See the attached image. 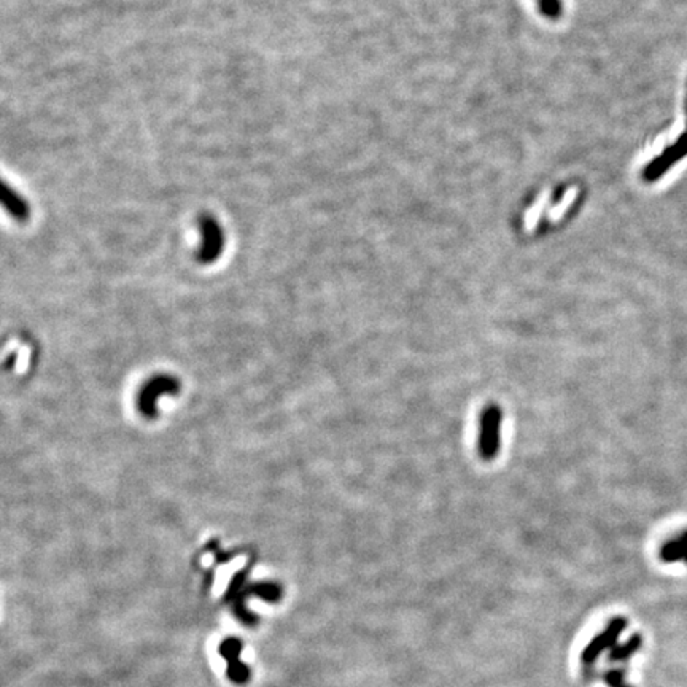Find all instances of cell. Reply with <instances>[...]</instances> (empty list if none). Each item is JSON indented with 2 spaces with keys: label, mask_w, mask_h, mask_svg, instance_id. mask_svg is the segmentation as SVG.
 I'll return each mask as SVG.
<instances>
[{
  "label": "cell",
  "mask_w": 687,
  "mask_h": 687,
  "mask_svg": "<svg viewBox=\"0 0 687 687\" xmlns=\"http://www.w3.org/2000/svg\"><path fill=\"white\" fill-rule=\"evenodd\" d=\"M537 4L541 15L547 19H559L564 13L561 0H537Z\"/></svg>",
  "instance_id": "cell-8"
},
{
  "label": "cell",
  "mask_w": 687,
  "mask_h": 687,
  "mask_svg": "<svg viewBox=\"0 0 687 687\" xmlns=\"http://www.w3.org/2000/svg\"><path fill=\"white\" fill-rule=\"evenodd\" d=\"M686 110H687V99H686ZM686 155H687V128L684 134L679 137V141L675 145H671V147L666 148L659 158H656L652 163L647 164L643 172V178L646 182L659 180V177L666 174V172L673 167V164L681 161Z\"/></svg>",
  "instance_id": "cell-3"
},
{
  "label": "cell",
  "mask_w": 687,
  "mask_h": 687,
  "mask_svg": "<svg viewBox=\"0 0 687 687\" xmlns=\"http://www.w3.org/2000/svg\"><path fill=\"white\" fill-rule=\"evenodd\" d=\"M662 556L669 561H687V530L673 534L662 546Z\"/></svg>",
  "instance_id": "cell-5"
},
{
  "label": "cell",
  "mask_w": 687,
  "mask_h": 687,
  "mask_svg": "<svg viewBox=\"0 0 687 687\" xmlns=\"http://www.w3.org/2000/svg\"><path fill=\"white\" fill-rule=\"evenodd\" d=\"M242 649H243V644H242L239 638H228L221 643L220 654L228 664H231V662H236V660L241 659Z\"/></svg>",
  "instance_id": "cell-6"
},
{
  "label": "cell",
  "mask_w": 687,
  "mask_h": 687,
  "mask_svg": "<svg viewBox=\"0 0 687 687\" xmlns=\"http://www.w3.org/2000/svg\"><path fill=\"white\" fill-rule=\"evenodd\" d=\"M180 380L170 374H155L138 387L136 395V407L145 419L158 417V401L163 396H175L180 393Z\"/></svg>",
  "instance_id": "cell-1"
},
{
  "label": "cell",
  "mask_w": 687,
  "mask_h": 687,
  "mask_svg": "<svg viewBox=\"0 0 687 687\" xmlns=\"http://www.w3.org/2000/svg\"><path fill=\"white\" fill-rule=\"evenodd\" d=\"M0 207L19 223H26L31 218L29 202L2 178H0Z\"/></svg>",
  "instance_id": "cell-4"
},
{
  "label": "cell",
  "mask_w": 687,
  "mask_h": 687,
  "mask_svg": "<svg viewBox=\"0 0 687 687\" xmlns=\"http://www.w3.org/2000/svg\"><path fill=\"white\" fill-rule=\"evenodd\" d=\"M228 678L236 684L247 683L250 679V669L241 659L236 660V662L228 664Z\"/></svg>",
  "instance_id": "cell-7"
},
{
  "label": "cell",
  "mask_w": 687,
  "mask_h": 687,
  "mask_svg": "<svg viewBox=\"0 0 687 687\" xmlns=\"http://www.w3.org/2000/svg\"><path fill=\"white\" fill-rule=\"evenodd\" d=\"M201 247L197 250V261L202 264H212L221 256L226 243L224 231L220 221L212 215H202L199 220Z\"/></svg>",
  "instance_id": "cell-2"
},
{
  "label": "cell",
  "mask_w": 687,
  "mask_h": 687,
  "mask_svg": "<svg viewBox=\"0 0 687 687\" xmlns=\"http://www.w3.org/2000/svg\"><path fill=\"white\" fill-rule=\"evenodd\" d=\"M253 593L261 600L277 601L280 597V589L275 584H258L253 587Z\"/></svg>",
  "instance_id": "cell-9"
}]
</instances>
